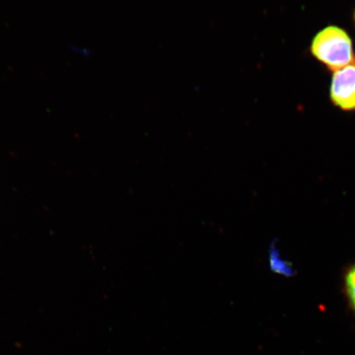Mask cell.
Wrapping results in <instances>:
<instances>
[{
	"instance_id": "1",
	"label": "cell",
	"mask_w": 355,
	"mask_h": 355,
	"mask_svg": "<svg viewBox=\"0 0 355 355\" xmlns=\"http://www.w3.org/2000/svg\"><path fill=\"white\" fill-rule=\"evenodd\" d=\"M310 50L318 61L334 72L355 64L352 38L339 26H328L318 33Z\"/></svg>"
},
{
	"instance_id": "2",
	"label": "cell",
	"mask_w": 355,
	"mask_h": 355,
	"mask_svg": "<svg viewBox=\"0 0 355 355\" xmlns=\"http://www.w3.org/2000/svg\"><path fill=\"white\" fill-rule=\"evenodd\" d=\"M330 98L333 105L340 110H355V64L333 73Z\"/></svg>"
},
{
	"instance_id": "3",
	"label": "cell",
	"mask_w": 355,
	"mask_h": 355,
	"mask_svg": "<svg viewBox=\"0 0 355 355\" xmlns=\"http://www.w3.org/2000/svg\"><path fill=\"white\" fill-rule=\"evenodd\" d=\"M270 268L279 274L285 275V276L290 277L294 275V270L288 261L283 260L279 257L277 250H275L272 247L270 255Z\"/></svg>"
},
{
	"instance_id": "4",
	"label": "cell",
	"mask_w": 355,
	"mask_h": 355,
	"mask_svg": "<svg viewBox=\"0 0 355 355\" xmlns=\"http://www.w3.org/2000/svg\"><path fill=\"white\" fill-rule=\"evenodd\" d=\"M345 288L350 305L355 310V266L349 270L345 277Z\"/></svg>"
},
{
	"instance_id": "5",
	"label": "cell",
	"mask_w": 355,
	"mask_h": 355,
	"mask_svg": "<svg viewBox=\"0 0 355 355\" xmlns=\"http://www.w3.org/2000/svg\"><path fill=\"white\" fill-rule=\"evenodd\" d=\"M354 24H355V11L354 12Z\"/></svg>"
}]
</instances>
